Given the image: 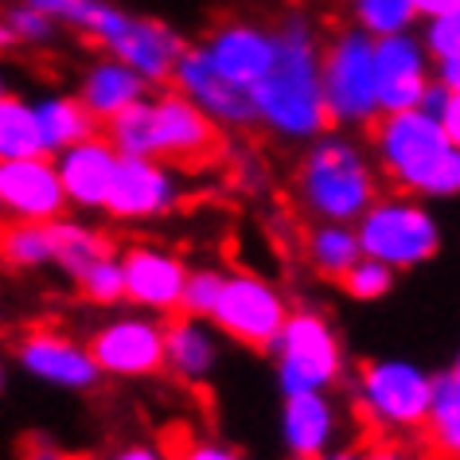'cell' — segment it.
<instances>
[{
	"label": "cell",
	"mask_w": 460,
	"mask_h": 460,
	"mask_svg": "<svg viewBox=\"0 0 460 460\" xmlns=\"http://www.w3.org/2000/svg\"><path fill=\"white\" fill-rule=\"evenodd\" d=\"M320 43L324 36L305 13H289L273 28V59L250 90V110H254V129L270 133L281 145L301 148L332 129L320 94Z\"/></svg>",
	"instance_id": "obj_1"
},
{
	"label": "cell",
	"mask_w": 460,
	"mask_h": 460,
	"mask_svg": "<svg viewBox=\"0 0 460 460\" xmlns=\"http://www.w3.org/2000/svg\"><path fill=\"white\" fill-rule=\"evenodd\" d=\"M371 160L390 191L418 195L425 203H445L460 195V141L421 110L383 113L371 129Z\"/></svg>",
	"instance_id": "obj_2"
},
{
	"label": "cell",
	"mask_w": 460,
	"mask_h": 460,
	"mask_svg": "<svg viewBox=\"0 0 460 460\" xmlns=\"http://www.w3.org/2000/svg\"><path fill=\"white\" fill-rule=\"evenodd\" d=\"M305 153L293 172V199L308 223H355L383 191L371 148L359 133L324 129L301 145Z\"/></svg>",
	"instance_id": "obj_3"
},
{
	"label": "cell",
	"mask_w": 460,
	"mask_h": 460,
	"mask_svg": "<svg viewBox=\"0 0 460 460\" xmlns=\"http://www.w3.org/2000/svg\"><path fill=\"white\" fill-rule=\"evenodd\" d=\"M102 133L121 156H153L176 168L207 164L223 148V133L172 86H153L137 106L102 125Z\"/></svg>",
	"instance_id": "obj_4"
},
{
	"label": "cell",
	"mask_w": 460,
	"mask_h": 460,
	"mask_svg": "<svg viewBox=\"0 0 460 460\" xmlns=\"http://www.w3.org/2000/svg\"><path fill=\"white\" fill-rule=\"evenodd\" d=\"M273 355V378L281 398L289 394H332L348 378V348L324 308H289L285 324L266 348Z\"/></svg>",
	"instance_id": "obj_5"
},
{
	"label": "cell",
	"mask_w": 460,
	"mask_h": 460,
	"mask_svg": "<svg viewBox=\"0 0 460 460\" xmlns=\"http://www.w3.org/2000/svg\"><path fill=\"white\" fill-rule=\"evenodd\" d=\"M351 226L359 238V254L383 261L398 278L429 266L445 246V226L437 211L406 191H378V199Z\"/></svg>",
	"instance_id": "obj_6"
},
{
	"label": "cell",
	"mask_w": 460,
	"mask_h": 460,
	"mask_svg": "<svg viewBox=\"0 0 460 460\" xmlns=\"http://www.w3.org/2000/svg\"><path fill=\"white\" fill-rule=\"evenodd\" d=\"M320 94L332 129L367 133L383 118L375 90V40L343 24L320 43Z\"/></svg>",
	"instance_id": "obj_7"
},
{
	"label": "cell",
	"mask_w": 460,
	"mask_h": 460,
	"mask_svg": "<svg viewBox=\"0 0 460 460\" xmlns=\"http://www.w3.org/2000/svg\"><path fill=\"white\" fill-rule=\"evenodd\" d=\"M429 378L433 371L410 355H375L351 378L355 413L383 437L418 433L429 406Z\"/></svg>",
	"instance_id": "obj_8"
},
{
	"label": "cell",
	"mask_w": 460,
	"mask_h": 460,
	"mask_svg": "<svg viewBox=\"0 0 460 460\" xmlns=\"http://www.w3.org/2000/svg\"><path fill=\"white\" fill-rule=\"evenodd\" d=\"M90 43H98L102 55H113L125 66H133L148 86H168L172 66L188 48V40L180 36L168 20L160 16H145V13H129V8L106 0L94 31L86 36Z\"/></svg>",
	"instance_id": "obj_9"
},
{
	"label": "cell",
	"mask_w": 460,
	"mask_h": 460,
	"mask_svg": "<svg viewBox=\"0 0 460 460\" xmlns=\"http://www.w3.org/2000/svg\"><path fill=\"white\" fill-rule=\"evenodd\" d=\"M289 308V293L261 270H226L223 293L207 320L223 340L250 351H266Z\"/></svg>",
	"instance_id": "obj_10"
},
{
	"label": "cell",
	"mask_w": 460,
	"mask_h": 460,
	"mask_svg": "<svg viewBox=\"0 0 460 460\" xmlns=\"http://www.w3.org/2000/svg\"><path fill=\"white\" fill-rule=\"evenodd\" d=\"M188 199V176L183 168L153 156H121L113 172L110 195L102 215L125 226L141 223H164Z\"/></svg>",
	"instance_id": "obj_11"
},
{
	"label": "cell",
	"mask_w": 460,
	"mask_h": 460,
	"mask_svg": "<svg viewBox=\"0 0 460 460\" xmlns=\"http://www.w3.org/2000/svg\"><path fill=\"white\" fill-rule=\"evenodd\" d=\"M102 378L121 383H148L164 375V320L153 313H125L106 316L86 340Z\"/></svg>",
	"instance_id": "obj_12"
},
{
	"label": "cell",
	"mask_w": 460,
	"mask_h": 460,
	"mask_svg": "<svg viewBox=\"0 0 460 460\" xmlns=\"http://www.w3.org/2000/svg\"><path fill=\"white\" fill-rule=\"evenodd\" d=\"M121 261V285H125V305L137 313H153L160 320L180 313V293L188 278V258L153 238L129 243L118 250Z\"/></svg>",
	"instance_id": "obj_13"
},
{
	"label": "cell",
	"mask_w": 460,
	"mask_h": 460,
	"mask_svg": "<svg viewBox=\"0 0 460 460\" xmlns=\"http://www.w3.org/2000/svg\"><path fill=\"white\" fill-rule=\"evenodd\" d=\"M13 359L31 383L51 386L59 394H90V390L102 386V371L86 348V340L66 336V332H51V328L28 332V336H20Z\"/></svg>",
	"instance_id": "obj_14"
},
{
	"label": "cell",
	"mask_w": 460,
	"mask_h": 460,
	"mask_svg": "<svg viewBox=\"0 0 460 460\" xmlns=\"http://www.w3.org/2000/svg\"><path fill=\"white\" fill-rule=\"evenodd\" d=\"M172 90H180L218 133H246L254 129V110H250V94L238 90L234 83H226L223 75L207 63V55L199 51V43H188L183 55L172 66L168 78Z\"/></svg>",
	"instance_id": "obj_15"
},
{
	"label": "cell",
	"mask_w": 460,
	"mask_h": 460,
	"mask_svg": "<svg viewBox=\"0 0 460 460\" xmlns=\"http://www.w3.org/2000/svg\"><path fill=\"white\" fill-rule=\"evenodd\" d=\"M66 195L59 188V172L51 156L0 160V218L13 223H55L63 218Z\"/></svg>",
	"instance_id": "obj_16"
},
{
	"label": "cell",
	"mask_w": 460,
	"mask_h": 460,
	"mask_svg": "<svg viewBox=\"0 0 460 460\" xmlns=\"http://www.w3.org/2000/svg\"><path fill=\"white\" fill-rule=\"evenodd\" d=\"M199 51L226 83L250 94L273 59V28L261 20H223L199 40Z\"/></svg>",
	"instance_id": "obj_17"
},
{
	"label": "cell",
	"mask_w": 460,
	"mask_h": 460,
	"mask_svg": "<svg viewBox=\"0 0 460 460\" xmlns=\"http://www.w3.org/2000/svg\"><path fill=\"white\" fill-rule=\"evenodd\" d=\"M429 83H433V66L418 31H398V36L375 40V90L383 113L413 110Z\"/></svg>",
	"instance_id": "obj_18"
},
{
	"label": "cell",
	"mask_w": 460,
	"mask_h": 460,
	"mask_svg": "<svg viewBox=\"0 0 460 460\" xmlns=\"http://www.w3.org/2000/svg\"><path fill=\"white\" fill-rule=\"evenodd\" d=\"M55 172H59V188L66 195V207L75 215H102L113 183V172H118L121 153L110 145L106 133H94L86 141H78L63 153H55Z\"/></svg>",
	"instance_id": "obj_19"
},
{
	"label": "cell",
	"mask_w": 460,
	"mask_h": 460,
	"mask_svg": "<svg viewBox=\"0 0 460 460\" xmlns=\"http://www.w3.org/2000/svg\"><path fill=\"white\" fill-rule=\"evenodd\" d=\"M278 433L289 460H313L340 445L343 410L332 394H289L281 398Z\"/></svg>",
	"instance_id": "obj_20"
},
{
	"label": "cell",
	"mask_w": 460,
	"mask_h": 460,
	"mask_svg": "<svg viewBox=\"0 0 460 460\" xmlns=\"http://www.w3.org/2000/svg\"><path fill=\"white\" fill-rule=\"evenodd\" d=\"M226 340L211 328V320L199 316H168L164 320V375L183 386L211 383L215 371L223 367Z\"/></svg>",
	"instance_id": "obj_21"
},
{
	"label": "cell",
	"mask_w": 460,
	"mask_h": 460,
	"mask_svg": "<svg viewBox=\"0 0 460 460\" xmlns=\"http://www.w3.org/2000/svg\"><path fill=\"white\" fill-rule=\"evenodd\" d=\"M148 90L153 86H148L133 66H125L121 59H113V55H98V59H90L83 66L75 94H78V102L90 110V118H94L98 125H110L118 113L137 106Z\"/></svg>",
	"instance_id": "obj_22"
},
{
	"label": "cell",
	"mask_w": 460,
	"mask_h": 460,
	"mask_svg": "<svg viewBox=\"0 0 460 460\" xmlns=\"http://www.w3.org/2000/svg\"><path fill=\"white\" fill-rule=\"evenodd\" d=\"M51 230V270H59L63 278H78L90 261L118 254V243L110 238V230H102L94 218L86 215H71L66 211L63 218L48 223Z\"/></svg>",
	"instance_id": "obj_23"
},
{
	"label": "cell",
	"mask_w": 460,
	"mask_h": 460,
	"mask_svg": "<svg viewBox=\"0 0 460 460\" xmlns=\"http://www.w3.org/2000/svg\"><path fill=\"white\" fill-rule=\"evenodd\" d=\"M31 113H36V129L43 153L55 156L63 148H71L86 137H94L102 125L90 118V110L78 102L75 90H51V94L31 98Z\"/></svg>",
	"instance_id": "obj_24"
},
{
	"label": "cell",
	"mask_w": 460,
	"mask_h": 460,
	"mask_svg": "<svg viewBox=\"0 0 460 460\" xmlns=\"http://www.w3.org/2000/svg\"><path fill=\"white\" fill-rule=\"evenodd\" d=\"M425 445L437 460L460 456V367L448 363L429 378V406L421 418Z\"/></svg>",
	"instance_id": "obj_25"
},
{
	"label": "cell",
	"mask_w": 460,
	"mask_h": 460,
	"mask_svg": "<svg viewBox=\"0 0 460 460\" xmlns=\"http://www.w3.org/2000/svg\"><path fill=\"white\" fill-rule=\"evenodd\" d=\"M305 266L320 281H336L359 261V238L351 223H313L305 234Z\"/></svg>",
	"instance_id": "obj_26"
},
{
	"label": "cell",
	"mask_w": 460,
	"mask_h": 460,
	"mask_svg": "<svg viewBox=\"0 0 460 460\" xmlns=\"http://www.w3.org/2000/svg\"><path fill=\"white\" fill-rule=\"evenodd\" d=\"M0 266L13 273L51 270L48 223H13V218H0Z\"/></svg>",
	"instance_id": "obj_27"
},
{
	"label": "cell",
	"mask_w": 460,
	"mask_h": 460,
	"mask_svg": "<svg viewBox=\"0 0 460 460\" xmlns=\"http://www.w3.org/2000/svg\"><path fill=\"white\" fill-rule=\"evenodd\" d=\"M40 153L43 145L36 129V113H31V98L13 90L0 102V160H20V156H40Z\"/></svg>",
	"instance_id": "obj_28"
},
{
	"label": "cell",
	"mask_w": 460,
	"mask_h": 460,
	"mask_svg": "<svg viewBox=\"0 0 460 460\" xmlns=\"http://www.w3.org/2000/svg\"><path fill=\"white\" fill-rule=\"evenodd\" d=\"M343 8H348V24L367 31L371 40L418 28V13L410 0H343Z\"/></svg>",
	"instance_id": "obj_29"
},
{
	"label": "cell",
	"mask_w": 460,
	"mask_h": 460,
	"mask_svg": "<svg viewBox=\"0 0 460 460\" xmlns=\"http://www.w3.org/2000/svg\"><path fill=\"white\" fill-rule=\"evenodd\" d=\"M75 289L83 296L86 305L94 308H118L125 305V285H121V261L118 254H106L98 261H90V266L75 278Z\"/></svg>",
	"instance_id": "obj_30"
},
{
	"label": "cell",
	"mask_w": 460,
	"mask_h": 460,
	"mask_svg": "<svg viewBox=\"0 0 460 460\" xmlns=\"http://www.w3.org/2000/svg\"><path fill=\"white\" fill-rule=\"evenodd\" d=\"M343 285V293H348V301L355 305H375V301H386L390 293H394V285H398V273L383 266V261H375V258H363L343 273L340 278Z\"/></svg>",
	"instance_id": "obj_31"
},
{
	"label": "cell",
	"mask_w": 460,
	"mask_h": 460,
	"mask_svg": "<svg viewBox=\"0 0 460 460\" xmlns=\"http://www.w3.org/2000/svg\"><path fill=\"white\" fill-rule=\"evenodd\" d=\"M4 24L13 28V40H16V48H31V51H48L55 48V40L63 36V28L55 24L51 16H43L36 13L31 4H24V0H16V4H8L4 13Z\"/></svg>",
	"instance_id": "obj_32"
},
{
	"label": "cell",
	"mask_w": 460,
	"mask_h": 460,
	"mask_svg": "<svg viewBox=\"0 0 460 460\" xmlns=\"http://www.w3.org/2000/svg\"><path fill=\"white\" fill-rule=\"evenodd\" d=\"M223 278H226L223 266H191L188 278H183L180 313L183 316H199V320L211 316L218 293H223Z\"/></svg>",
	"instance_id": "obj_33"
},
{
	"label": "cell",
	"mask_w": 460,
	"mask_h": 460,
	"mask_svg": "<svg viewBox=\"0 0 460 460\" xmlns=\"http://www.w3.org/2000/svg\"><path fill=\"white\" fill-rule=\"evenodd\" d=\"M24 4H31L43 16H51L63 31L90 36L98 24V16H102V8H106V0H24Z\"/></svg>",
	"instance_id": "obj_34"
},
{
	"label": "cell",
	"mask_w": 460,
	"mask_h": 460,
	"mask_svg": "<svg viewBox=\"0 0 460 460\" xmlns=\"http://www.w3.org/2000/svg\"><path fill=\"white\" fill-rule=\"evenodd\" d=\"M418 40L429 63L437 59H460V13L453 16H433V20H418Z\"/></svg>",
	"instance_id": "obj_35"
},
{
	"label": "cell",
	"mask_w": 460,
	"mask_h": 460,
	"mask_svg": "<svg viewBox=\"0 0 460 460\" xmlns=\"http://www.w3.org/2000/svg\"><path fill=\"white\" fill-rule=\"evenodd\" d=\"M413 110H421L425 118L441 125L453 141H460V90H445L441 83H429Z\"/></svg>",
	"instance_id": "obj_36"
},
{
	"label": "cell",
	"mask_w": 460,
	"mask_h": 460,
	"mask_svg": "<svg viewBox=\"0 0 460 460\" xmlns=\"http://www.w3.org/2000/svg\"><path fill=\"white\" fill-rule=\"evenodd\" d=\"M176 460H246V453L223 437H191L176 453Z\"/></svg>",
	"instance_id": "obj_37"
},
{
	"label": "cell",
	"mask_w": 460,
	"mask_h": 460,
	"mask_svg": "<svg viewBox=\"0 0 460 460\" xmlns=\"http://www.w3.org/2000/svg\"><path fill=\"white\" fill-rule=\"evenodd\" d=\"M270 183V168H266V160H261L258 153H243L234 160V188L238 191H246V195H254L261 191Z\"/></svg>",
	"instance_id": "obj_38"
},
{
	"label": "cell",
	"mask_w": 460,
	"mask_h": 460,
	"mask_svg": "<svg viewBox=\"0 0 460 460\" xmlns=\"http://www.w3.org/2000/svg\"><path fill=\"white\" fill-rule=\"evenodd\" d=\"M102 460H172L164 445L145 441V437H133V441H121L118 448H110Z\"/></svg>",
	"instance_id": "obj_39"
},
{
	"label": "cell",
	"mask_w": 460,
	"mask_h": 460,
	"mask_svg": "<svg viewBox=\"0 0 460 460\" xmlns=\"http://www.w3.org/2000/svg\"><path fill=\"white\" fill-rule=\"evenodd\" d=\"M363 460H421L413 448H406V445H398L394 437H386V441H378V445H371V448H363Z\"/></svg>",
	"instance_id": "obj_40"
},
{
	"label": "cell",
	"mask_w": 460,
	"mask_h": 460,
	"mask_svg": "<svg viewBox=\"0 0 460 460\" xmlns=\"http://www.w3.org/2000/svg\"><path fill=\"white\" fill-rule=\"evenodd\" d=\"M418 20H433V16H453L460 13V0H410Z\"/></svg>",
	"instance_id": "obj_41"
},
{
	"label": "cell",
	"mask_w": 460,
	"mask_h": 460,
	"mask_svg": "<svg viewBox=\"0 0 460 460\" xmlns=\"http://www.w3.org/2000/svg\"><path fill=\"white\" fill-rule=\"evenodd\" d=\"M313 460H363V448H351V445H332L328 453H320Z\"/></svg>",
	"instance_id": "obj_42"
},
{
	"label": "cell",
	"mask_w": 460,
	"mask_h": 460,
	"mask_svg": "<svg viewBox=\"0 0 460 460\" xmlns=\"http://www.w3.org/2000/svg\"><path fill=\"white\" fill-rule=\"evenodd\" d=\"M31 460H83V456H75V453H59V448H51V445H43Z\"/></svg>",
	"instance_id": "obj_43"
},
{
	"label": "cell",
	"mask_w": 460,
	"mask_h": 460,
	"mask_svg": "<svg viewBox=\"0 0 460 460\" xmlns=\"http://www.w3.org/2000/svg\"><path fill=\"white\" fill-rule=\"evenodd\" d=\"M16 48V40H13V28L4 24V16H0V55H8Z\"/></svg>",
	"instance_id": "obj_44"
},
{
	"label": "cell",
	"mask_w": 460,
	"mask_h": 460,
	"mask_svg": "<svg viewBox=\"0 0 460 460\" xmlns=\"http://www.w3.org/2000/svg\"><path fill=\"white\" fill-rule=\"evenodd\" d=\"M8 94H13V83H8V75H4V71H0V102H4Z\"/></svg>",
	"instance_id": "obj_45"
},
{
	"label": "cell",
	"mask_w": 460,
	"mask_h": 460,
	"mask_svg": "<svg viewBox=\"0 0 460 460\" xmlns=\"http://www.w3.org/2000/svg\"><path fill=\"white\" fill-rule=\"evenodd\" d=\"M4 390H8V363L0 359V398H4Z\"/></svg>",
	"instance_id": "obj_46"
}]
</instances>
